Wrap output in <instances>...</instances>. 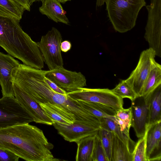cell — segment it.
<instances>
[{"mask_svg":"<svg viewBox=\"0 0 161 161\" xmlns=\"http://www.w3.org/2000/svg\"><path fill=\"white\" fill-rule=\"evenodd\" d=\"M42 130L29 123L0 129V148L27 161H58Z\"/></svg>","mask_w":161,"mask_h":161,"instance_id":"6da1fadb","label":"cell"},{"mask_svg":"<svg viewBox=\"0 0 161 161\" xmlns=\"http://www.w3.org/2000/svg\"><path fill=\"white\" fill-rule=\"evenodd\" d=\"M19 22L0 16V46L24 64L42 69L44 62L37 43L23 30Z\"/></svg>","mask_w":161,"mask_h":161,"instance_id":"7a4b0ae2","label":"cell"},{"mask_svg":"<svg viewBox=\"0 0 161 161\" xmlns=\"http://www.w3.org/2000/svg\"><path fill=\"white\" fill-rule=\"evenodd\" d=\"M30 97L38 103L49 102L61 106L74 116L75 122L90 124L100 128L99 119L84 109L78 101L66 94L54 91L44 80L37 81L34 86Z\"/></svg>","mask_w":161,"mask_h":161,"instance_id":"3957f363","label":"cell"},{"mask_svg":"<svg viewBox=\"0 0 161 161\" xmlns=\"http://www.w3.org/2000/svg\"><path fill=\"white\" fill-rule=\"evenodd\" d=\"M109 20L114 30L126 32L135 26L139 13L146 6L145 0H106Z\"/></svg>","mask_w":161,"mask_h":161,"instance_id":"277c9868","label":"cell"},{"mask_svg":"<svg viewBox=\"0 0 161 161\" xmlns=\"http://www.w3.org/2000/svg\"><path fill=\"white\" fill-rule=\"evenodd\" d=\"M67 95L74 100L99 103L110 107L116 111L123 108V99L108 88L83 87L67 92Z\"/></svg>","mask_w":161,"mask_h":161,"instance_id":"5b68a950","label":"cell"},{"mask_svg":"<svg viewBox=\"0 0 161 161\" xmlns=\"http://www.w3.org/2000/svg\"><path fill=\"white\" fill-rule=\"evenodd\" d=\"M62 37L59 31L53 27L37 42L44 62L49 70L63 67L60 45Z\"/></svg>","mask_w":161,"mask_h":161,"instance_id":"8992f818","label":"cell"},{"mask_svg":"<svg viewBox=\"0 0 161 161\" xmlns=\"http://www.w3.org/2000/svg\"><path fill=\"white\" fill-rule=\"evenodd\" d=\"M146 6L148 15L144 38L155 55L161 57V0H151Z\"/></svg>","mask_w":161,"mask_h":161,"instance_id":"52a82bcc","label":"cell"},{"mask_svg":"<svg viewBox=\"0 0 161 161\" xmlns=\"http://www.w3.org/2000/svg\"><path fill=\"white\" fill-rule=\"evenodd\" d=\"M33 121L32 117L14 97L0 98V129Z\"/></svg>","mask_w":161,"mask_h":161,"instance_id":"ba28073f","label":"cell"},{"mask_svg":"<svg viewBox=\"0 0 161 161\" xmlns=\"http://www.w3.org/2000/svg\"><path fill=\"white\" fill-rule=\"evenodd\" d=\"M153 50L149 48L141 53L137 65L125 81L131 87L137 96H141L147 77L156 62Z\"/></svg>","mask_w":161,"mask_h":161,"instance_id":"9c48e42d","label":"cell"},{"mask_svg":"<svg viewBox=\"0 0 161 161\" xmlns=\"http://www.w3.org/2000/svg\"><path fill=\"white\" fill-rule=\"evenodd\" d=\"M44 75L67 92L74 91L86 86V77L80 72L69 70L63 67L45 70Z\"/></svg>","mask_w":161,"mask_h":161,"instance_id":"30bf717a","label":"cell"},{"mask_svg":"<svg viewBox=\"0 0 161 161\" xmlns=\"http://www.w3.org/2000/svg\"><path fill=\"white\" fill-rule=\"evenodd\" d=\"M53 123L58 133L69 142H76L85 137L95 135L100 128L92 125L77 122L70 124L56 121Z\"/></svg>","mask_w":161,"mask_h":161,"instance_id":"8fae6325","label":"cell"},{"mask_svg":"<svg viewBox=\"0 0 161 161\" xmlns=\"http://www.w3.org/2000/svg\"><path fill=\"white\" fill-rule=\"evenodd\" d=\"M131 126L138 138L145 134L149 123V109L147 99L142 96L137 97L131 101Z\"/></svg>","mask_w":161,"mask_h":161,"instance_id":"7c38bea8","label":"cell"},{"mask_svg":"<svg viewBox=\"0 0 161 161\" xmlns=\"http://www.w3.org/2000/svg\"><path fill=\"white\" fill-rule=\"evenodd\" d=\"M13 87L15 98L32 117L34 122L48 125L53 124V121L47 116L38 103L14 83Z\"/></svg>","mask_w":161,"mask_h":161,"instance_id":"4fadbf2b","label":"cell"},{"mask_svg":"<svg viewBox=\"0 0 161 161\" xmlns=\"http://www.w3.org/2000/svg\"><path fill=\"white\" fill-rule=\"evenodd\" d=\"M20 64L10 55L0 52V85L3 96L14 97L11 74Z\"/></svg>","mask_w":161,"mask_h":161,"instance_id":"5bb4252c","label":"cell"},{"mask_svg":"<svg viewBox=\"0 0 161 161\" xmlns=\"http://www.w3.org/2000/svg\"><path fill=\"white\" fill-rule=\"evenodd\" d=\"M146 161L161 160V121L148 126L146 132Z\"/></svg>","mask_w":161,"mask_h":161,"instance_id":"9a60e30c","label":"cell"},{"mask_svg":"<svg viewBox=\"0 0 161 161\" xmlns=\"http://www.w3.org/2000/svg\"><path fill=\"white\" fill-rule=\"evenodd\" d=\"M47 116L53 121L70 124L75 120L71 112L58 105L47 102L39 103Z\"/></svg>","mask_w":161,"mask_h":161,"instance_id":"2e32d148","label":"cell"},{"mask_svg":"<svg viewBox=\"0 0 161 161\" xmlns=\"http://www.w3.org/2000/svg\"><path fill=\"white\" fill-rule=\"evenodd\" d=\"M39 11L42 14L56 23H62L69 25V21L66 16L60 3L57 0H43Z\"/></svg>","mask_w":161,"mask_h":161,"instance_id":"e0dca14e","label":"cell"},{"mask_svg":"<svg viewBox=\"0 0 161 161\" xmlns=\"http://www.w3.org/2000/svg\"><path fill=\"white\" fill-rule=\"evenodd\" d=\"M145 98L148 106L149 126L161 121V84Z\"/></svg>","mask_w":161,"mask_h":161,"instance_id":"ac0fdd59","label":"cell"},{"mask_svg":"<svg viewBox=\"0 0 161 161\" xmlns=\"http://www.w3.org/2000/svg\"><path fill=\"white\" fill-rule=\"evenodd\" d=\"M112 133L110 161H132V153L126 144Z\"/></svg>","mask_w":161,"mask_h":161,"instance_id":"d6986e66","label":"cell"},{"mask_svg":"<svg viewBox=\"0 0 161 161\" xmlns=\"http://www.w3.org/2000/svg\"><path fill=\"white\" fill-rule=\"evenodd\" d=\"M101 128L110 131L114 134L121 141L124 143L132 153L136 143L130 136L122 131L114 120L108 118L100 119Z\"/></svg>","mask_w":161,"mask_h":161,"instance_id":"ffe728a7","label":"cell"},{"mask_svg":"<svg viewBox=\"0 0 161 161\" xmlns=\"http://www.w3.org/2000/svg\"><path fill=\"white\" fill-rule=\"evenodd\" d=\"M77 101L84 109L99 120L102 118H108L114 120L116 111L112 108L99 103L82 101Z\"/></svg>","mask_w":161,"mask_h":161,"instance_id":"44dd1931","label":"cell"},{"mask_svg":"<svg viewBox=\"0 0 161 161\" xmlns=\"http://www.w3.org/2000/svg\"><path fill=\"white\" fill-rule=\"evenodd\" d=\"M96 135L85 137L76 142L77 145L76 161H92Z\"/></svg>","mask_w":161,"mask_h":161,"instance_id":"7402d4cb","label":"cell"},{"mask_svg":"<svg viewBox=\"0 0 161 161\" xmlns=\"http://www.w3.org/2000/svg\"><path fill=\"white\" fill-rule=\"evenodd\" d=\"M161 84V65L156 62L147 77L141 96L146 97L159 85Z\"/></svg>","mask_w":161,"mask_h":161,"instance_id":"603a6c76","label":"cell"},{"mask_svg":"<svg viewBox=\"0 0 161 161\" xmlns=\"http://www.w3.org/2000/svg\"><path fill=\"white\" fill-rule=\"evenodd\" d=\"M25 11L20 6L9 0H0V16L20 21Z\"/></svg>","mask_w":161,"mask_h":161,"instance_id":"cb8c5ba5","label":"cell"},{"mask_svg":"<svg viewBox=\"0 0 161 161\" xmlns=\"http://www.w3.org/2000/svg\"><path fill=\"white\" fill-rule=\"evenodd\" d=\"M112 91L116 95L123 99L127 98L131 101L138 97L125 80H122Z\"/></svg>","mask_w":161,"mask_h":161,"instance_id":"d4e9b609","label":"cell"},{"mask_svg":"<svg viewBox=\"0 0 161 161\" xmlns=\"http://www.w3.org/2000/svg\"><path fill=\"white\" fill-rule=\"evenodd\" d=\"M97 134L100 140L108 161H110L112 133L107 130L101 128L99 129Z\"/></svg>","mask_w":161,"mask_h":161,"instance_id":"484cf974","label":"cell"},{"mask_svg":"<svg viewBox=\"0 0 161 161\" xmlns=\"http://www.w3.org/2000/svg\"><path fill=\"white\" fill-rule=\"evenodd\" d=\"M146 133L136 143L132 153V161H146L145 157Z\"/></svg>","mask_w":161,"mask_h":161,"instance_id":"4316f807","label":"cell"},{"mask_svg":"<svg viewBox=\"0 0 161 161\" xmlns=\"http://www.w3.org/2000/svg\"><path fill=\"white\" fill-rule=\"evenodd\" d=\"M97 134L96 135L94 140L92 161H108L100 140Z\"/></svg>","mask_w":161,"mask_h":161,"instance_id":"83f0119b","label":"cell"},{"mask_svg":"<svg viewBox=\"0 0 161 161\" xmlns=\"http://www.w3.org/2000/svg\"><path fill=\"white\" fill-rule=\"evenodd\" d=\"M115 118L121 120L128 128L131 126V107L127 109L123 108L116 111Z\"/></svg>","mask_w":161,"mask_h":161,"instance_id":"f1b7e54d","label":"cell"},{"mask_svg":"<svg viewBox=\"0 0 161 161\" xmlns=\"http://www.w3.org/2000/svg\"><path fill=\"white\" fill-rule=\"evenodd\" d=\"M19 158L11 152L0 148V161H18Z\"/></svg>","mask_w":161,"mask_h":161,"instance_id":"f546056e","label":"cell"},{"mask_svg":"<svg viewBox=\"0 0 161 161\" xmlns=\"http://www.w3.org/2000/svg\"><path fill=\"white\" fill-rule=\"evenodd\" d=\"M44 79L48 85L55 92L61 94H67V92L65 90L58 87L55 83L45 76Z\"/></svg>","mask_w":161,"mask_h":161,"instance_id":"4dcf8cb0","label":"cell"},{"mask_svg":"<svg viewBox=\"0 0 161 161\" xmlns=\"http://www.w3.org/2000/svg\"><path fill=\"white\" fill-rule=\"evenodd\" d=\"M20 6L23 8L25 10L30 11L31 5L29 0H9Z\"/></svg>","mask_w":161,"mask_h":161,"instance_id":"1f68e13d","label":"cell"},{"mask_svg":"<svg viewBox=\"0 0 161 161\" xmlns=\"http://www.w3.org/2000/svg\"><path fill=\"white\" fill-rule=\"evenodd\" d=\"M72 45L70 42L68 40L62 41L60 45V49L62 52L66 53L71 48Z\"/></svg>","mask_w":161,"mask_h":161,"instance_id":"d6a6232c","label":"cell"},{"mask_svg":"<svg viewBox=\"0 0 161 161\" xmlns=\"http://www.w3.org/2000/svg\"><path fill=\"white\" fill-rule=\"evenodd\" d=\"M106 0H97L96 6L99 7L103 5Z\"/></svg>","mask_w":161,"mask_h":161,"instance_id":"836d02e7","label":"cell"},{"mask_svg":"<svg viewBox=\"0 0 161 161\" xmlns=\"http://www.w3.org/2000/svg\"><path fill=\"white\" fill-rule=\"evenodd\" d=\"M42 0H29V1L31 5L33 4V3L35 2L40 1L42 2Z\"/></svg>","mask_w":161,"mask_h":161,"instance_id":"e575fe53","label":"cell"},{"mask_svg":"<svg viewBox=\"0 0 161 161\" xmlns=\"http://www.w3.org/2000/svg\"><path fill=\"white\" fill-rule=\"evenodd\" d=\"M58 2H59L60 3H64L68 1H70L71 0H57Z\"/></svg>","mask_w":161,"mask_h":161,"instance_id":"d590c367","label":"cell"}]
</instances>
